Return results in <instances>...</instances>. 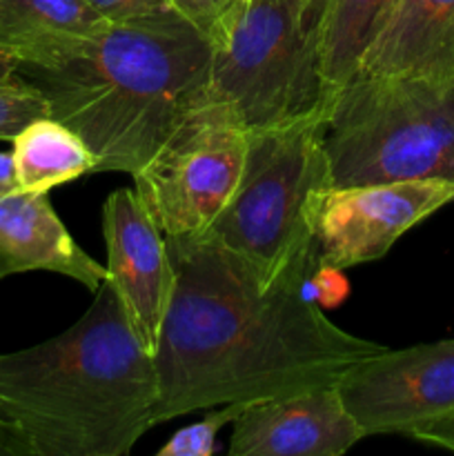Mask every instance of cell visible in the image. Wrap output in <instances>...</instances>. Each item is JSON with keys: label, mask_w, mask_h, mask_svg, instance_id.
Returning a JSON list of instances; mask_svg holds the SVG:
<instances>
[{"label": "cell", "mask_w": 454, "mask_h": 456, "mask_svg": "<svg viewBox=\"0 0 454 456\" xmlns=\"http://www.w3.org/2000/svg\"><path fill=\"white\" fill-rule=\"evenodd\" d=\"M20 190L16 178V167H13L12 151H0V196L9 191Z\"/></svg>", "instance_id": "24"}, {"label": "cell", "mask_w": 454, "mask_h": 456, "mask_svg": "<svg viewBox=\"0 0 454 456\" xmlns=\"http://www.w3.org/2000/svg\"><path fill=\"white\" fill-rule=\"evenodd\" d=\"M107 279L114 285L134 330L154 354L172 303L174 272L167 239L136 187H120L102 205Z\"/></svg>", "instance_id": "10"}, {"label": "cell", "mask_w": 454, "mask_h": 456, "mask_svg": "<svg viewBox=\"0 0 454 456\" xmlns=\"http://www.w3.org/2000/svg\"><path fill=\"white\" fill-rule=\"evenodd\" d=\"M249 132L205 89L134 176L165 239L207 234L243 174Z\"/></svg>", "instance_id": "7"}, {"label": "cell", "mask_w": 454, "mask_h": 456, "mask_svg": "<svg viewBox=\"0 0 454 456\" xmlns=\"http://www.w3.org/2000/svg\"><path fill=\"white\" fill-rule=\"evenodd\" d=\"M310 292L320 307H338L350 294V283L343 276V270H334L328 265H314L310 279Z\"/></svg>", "instance_id": "21"}, {"label": "cell", "mask_w": 454, "mask_h": 456, "mask_svg": "<svg viewBox=\"0 0 454 456\" xmlns=\"http://www.w3.org/2000/svg\"><path fill=\"white\" fill-rule=\"evenodd\" d=\"M305 3H310V7L314 9L316 13H319V18L323 16V9H325V0H305Z\"/></svg>", "instance_id": "26"}, {"label": "cell", "mask_w": 454, "mask_h": 456, "mask_svg": "<svg viewBox=\"0 0 454 456\" xmlns=\"http://www.w3.org/2000/svg\"><path fill=\"white\" fill-rule=\"evenodd\" d=\"M356 71L454 85V0H394Z\"/></svg>", "instance_id": "13"}, {"label": "cell", "mask_w": 454, "mask_h": 456, "mask_svg": "<svg viewBox=\"0 0 454 456\" xmlns=\"http://www.w3.org/2000/svg\"><path fill=\"white\" fill-rule=\"evenodd\" d=\"M231 426V456H341L365 439L336 386L254 401Z\"/></svg>", "instance_id": "11"}, {"label": "cell", "mask_w": 454, "mask_h": 456, "mask_svg": "<svg viewBox=\"0 0 454 456\" xmlns=\"http://www.w3.org/2000/svg\"><path fill=\"white\" fill-rule=\"evenodd\" d=\"M347 412L368 436L412 435L454 414V338L381 350L336 383Z\"/></svg>", "instance_id": "9"}, {"label": "cell", "mask_w": 454, "mask_h": 456, "mask_svg": "<svg viewBox=\"0 0 454 456\" xmlns=\"http://www.w3.org/2000/svg\"><path fill=\"white\" fill-rule=\"evenodd\" d=\"M43 116H49V107L34 85L0 87V141L12 142L25 125Z\"/></svg>", "instance_id": "18"}, {"label": "cell", "mask_w": 454, "mask_h": 456, "mask_svg": "<svg viewBox=\"0 0 454 456\" xmlns=\"http://www.w3.org/2000/svg\"><path fill=\"white\" fill-rule=\"evenodd\" d=\"M18 187L52 191L53 187L96 174V156L71 127L53 116L31 120L12 141Z\"/></svg>", "instance_id": "15"}, {"label": "cell", "mask_w": 454, "mask_h": 456, "mask_svg": "<svg viewBox=\"0 0 454 456\" xmlns=\"http://www.w3.org/2000/svg\"><path fill=\"white\" fill-rule=\"evenodd\" d=\"M323 129L312 118L249 134L239 187L207 232L265 283L314 254L316 205L332 187Z\"/></svg>", "instance_id": "6"}, {"label": "cell", "mask_w": 454, "mask_h": 456, "mask_svg": "<svg viewBox=\"0 0 454 456\" xmlns=\"http://www.w3.org/2000/svg\"><path fill=\"white\" fill-rule=\"evenodd\" d=\"M71 328L0 354V419L27 456H127L156 426L154 354L109 279Z\"/></svg>", "instance_id": "2"}, {"label": "cell", "mask_w": 454, "mask_h": 456, "mask_svg": "<svg viewBox=\"0 0 454 456\" xmlns=\"http://www.w3.org/2000/svg\"><path fill=\"white\" fill-rule=\"evenodd\" d=\"M109 25L85 0H0V45L18 67H49Z\"/></svg>", "instance_id": "14"}, {"label": "cell", "mask_w": 454, "mask_h": 456, "mask_svg": "<svg viewBox=\"0 0 454 456\" xmlns=\"http://www.w3.org/2000/svg\"><path fill=\"white\" fill-rule=\"evenodd\" d=\"M85 3L109 25L136 20V18L145 16H156V13L174 9L167 0H85Z\"/></svg>", "instance_id": "19"}, {"label": "cell", "mask_w": 454, "mask_h": 456, "mask_svg": "<svg viewBox=\"0 0 454 456\" xmlns=\"http://www.w3.org/2000/svg\"><path fill=\"white\" fill-rule=\"evenodd\" d=\"M409 439L418 441V444L436 445V448H443V450H450V452H454V414L418 428L417 432L409 435Z\"/></svg>", "instance_id": "22"}, {"label": "cell", "mask_w": 454, "mask_h": 456, "mask_svg": "<svg viewBox=\"0 0 454 456\" xmlns=\"http://www.w3.org/2000/svg\"><path fill=\"white\" fill-rule=\"evenodd\" d=\"M167 3L212 40V36L221 27L223 18H225L227 9H230L231 0H167Z\"/></svg>", "instance_id": "20"}, {"label": "cell", "mask_w": 454, "mask_h": 456, "mask_svg": "<svg viewBox=\"0 0 454 456\" xmlns=\"http://www.w3.org/2000/svg\"><path fill=\"white\" fill-rule=\"evenodd\" d=\"M167 248L176 283L154 347L156 426L196 410L336 386L385 350L323 314L307 285L316 254L265 283L207 234L167 239Z\"/></svg>", "instance_id": "1"}, {"label": "cell", "mask_w": 454, "mask_h": 456, "mask_svg": "<svg viewBox=\"0 0 454 456\" xmlns=\"http://www.w3.org/2000/svg\"><path fill=\"white\" fill-rule=\"evenodd\" d=\"M20 62L9 49L0 45V87H20L27 85L25 76L20 74Z\"/></svg>", "instance_id": "23"}, {"label": "cell", "mask_w": 454, "mask_h": 456, "mask_svg": "<svg viewBox=\"0 0 454 456\" xmlns=\"http://www.w3.org/2000/svg\"><path fill=\"white\" fill-rule=\"evenodd\" d=\"M454 200V183L445 178L328 187L316 205V265L334 270L374 263L392 245Z\"/></svg>", "instance_id": "8"}, {"label": "cell", "mask_w": 454, "mask_h": 456, "mask_svg": "<svg viewBox=\"0 0 454 456\" xmlns=\"http://www.w3.org/2000/svg\"><path fill=\"white\" fill-rule=\"evenodd\" d=\"M249 403H230L212 408V412L199 423L181 428L158 450V456H212L216 452V439L227 423H234L236 417Z\"/></svg>", "instance_id": "17"}, {"label": "cell", "mask_w": 454, "mask_h": 456, "mask_svg": "<svg viewBox=\"0 0 454 456\" xmlns=\"http://www.w3.org/2000/svg\"><path fill=\"white\" fill-rule=\"evenodd\" d=\"M392 4L394 0H325L320 16V56L329 94L356 74L361 56Z\"/></svg>", "instance_id": "16"}, {"label": "cell", "mask_w": 454, "mask_h": 456, "mask_svg": "<svg viewBox=\"0 0 454 456\" xmlns=\"http://www.w3.org/2000/svg\"><path fill=\"white\" fill-rule=\"evenodd\" d=\"M36 270L74 279L89 292L107 279V267L76 243L47 191H9L0 196V281Z\"/></svg>", "instance_id": "12"}, {"label": "cell", "mask_w": 454, "mask_h": 456, "mask_svg": "<svg viewBox=\"0 0 454 456\" xmlns=\"http://www.w3.org/2000/svg\"><path fill=\"white\" fill-rule=\"evenodd\" d=\"M323 147L334 187L454 183V85L356 71L329 98Z\"/></svg>", "instance_id": "5"}, {"label": "cell", "mask_w": 454, "mask_h": 456, "mask_svg": "<svg viewBox=\"0 0 454 456\" xmlns=\"http://www.w3.org/2000/svg\"><path fill=\"white\" fill-rule=\"evenodd\" d=\"M0 456H27L22 441L3 419H0Z\"/></svg>", "instance_id": "25"}, {"label": "cell", "mask_w": 454, "mask_h": 456, "mask_svg": "<svg viewBox=\"0 0 454 456\" xmlns=\"http://www.w3.org/2000/svg\"><path fill=\"white\" fill-rule=\"evenodd\" d=\"M207 92L254 132L325 118L320 18L305 0H231L212 36Z\"/></svg>", "instance_id": "4"}, {"label": "cell", "mask_w": 454, "mask_h": 456, "mask_svg": "<svg viewBox=\"0 0 454 456\" xmlns=\"http://www.w3.org/2000/svg\"><path fill=\"white\" fill-rule=\"evenodd\" d=\"M212 43L169 9L114 22L49 67H20L49 116L74 129L98 172L136 176L207 89Z\"/></svg>", "instance_id": "3"}]
</instances>
